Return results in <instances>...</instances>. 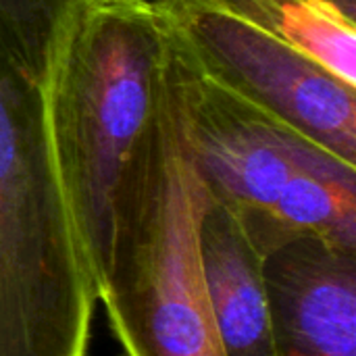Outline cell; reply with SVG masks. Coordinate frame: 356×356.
<instances>
[{"mask_svg":"<svg viewBox=\"0 0 356 356\" xmlns=\"http://www.w3.org/2000/svg\"><path fill=\"white\" fill-rule=\"evenodd\" d=\"M83 0H0V356H83L96 292L56 186L46 96Z\"/></svg>","mask_w":356,"mask_h":356,"instance_id":"cell-1","label":"cell"},{"mask_svg":"<svg viewBox=\"0 0 356 356\" xmlns=\"http://www.w3.org/2000/svg\"><path fill=\"white\" fill-rule=\"evenodd\" d=\"M163 65L165 38L148 0L79 2L56 50L46 144L94 292L154 140Z\"/></svg>","mask_w":356,"mask_h":356,"instance_id":"cell-2","label":"cell"},{"mask_svg":"<svg viewBox=\"0 0 356 356\" xmlns=\"http://www.w3.org/2000/svg\"><path fill=\"white\" fill-rule=\"evenodd\" d=\"M207 204L209 192L184 144L165 46L154 140L96 288L125 356H225L200 265Z\"/></svg>","mask_w":356,"mask_h":356,"instance_id":"cell-3","label":"cell"},{"mask_svg":"<svg viewBox=\"0 0 356 356\" xmlns=\"http://www.w3.org/2000/svg\"><path fill=\"white\" fill-rule=\"evenodd\" d=\"M152 8L202 73L356 165V88L207 0H154Z\"/></svg>","mask_w":356,"mask_h":356,"instance_id":"cell-4","label":"cell"},{"mask_svg":"<svg viewBox=\"0 0 356 356\" xmlns=\"http://www.w3.org/2000/svg\"><path fill=\"white\" fill-rule=\"evenodd\" d=\"M163 35L190 161L211 200L225 207L244 232L271 211L294 175L340 159L219 86L165 29Z\"/></svg>","mask_w":356,"mask_h":356,"instance_id":"cell-5","label":"cell"},{"mask_svg":"<svg viewBox=\"0 0 356 356\" xmlns=\"http://www.w3.org/2000/svg\"><path fill=\"white\" fill-rule=\"evenodd\" d=\"M277 356H356V254L300 238L265 257Z\"/></svg>","mask_w":356,"mask_h":356,"instance_id":"cell-6","label":"cell"},{"mask_svg":"<svg viewBox=\"0 0 356 356\" xmlns=\"http://www.w3.org/2000/svg\"><path fill=\"white\" fill-rule=\"evenodd\" d=\"M200 265L225 356H277L265 257L242 223L211 196L200 221Z\"/></svg>","mask_w":356,"mask_h":356,"instance_id":"cell-7","label":"cell"},{"mask_svg":"<svg viewBox=\"0 0 356 356\" xmlns=\"http://www.w3.org/2000/svg\"><path fill=\"white\" fill-rule=\"evenodd\" d=\"M246 234L263 257L300 238L356 254V165L338 159L294 175Z\"/></svg>","mask_w":356,"mask_h":356,"instance_id":"cell-8","label":"cell"},{"mask_svg":"<svg viewBox=\"0 0 356 356\" xmlns=\"http://www.w3.org/2000/svg\"><path fill=\"white\" fill-rule=\"evenodd\" d=\"M356 88V0H207Z\"/></svg>","mask_w":356,"mask_h":356,"instance_id":"cell-9","label":"cell"}]
</instances>
